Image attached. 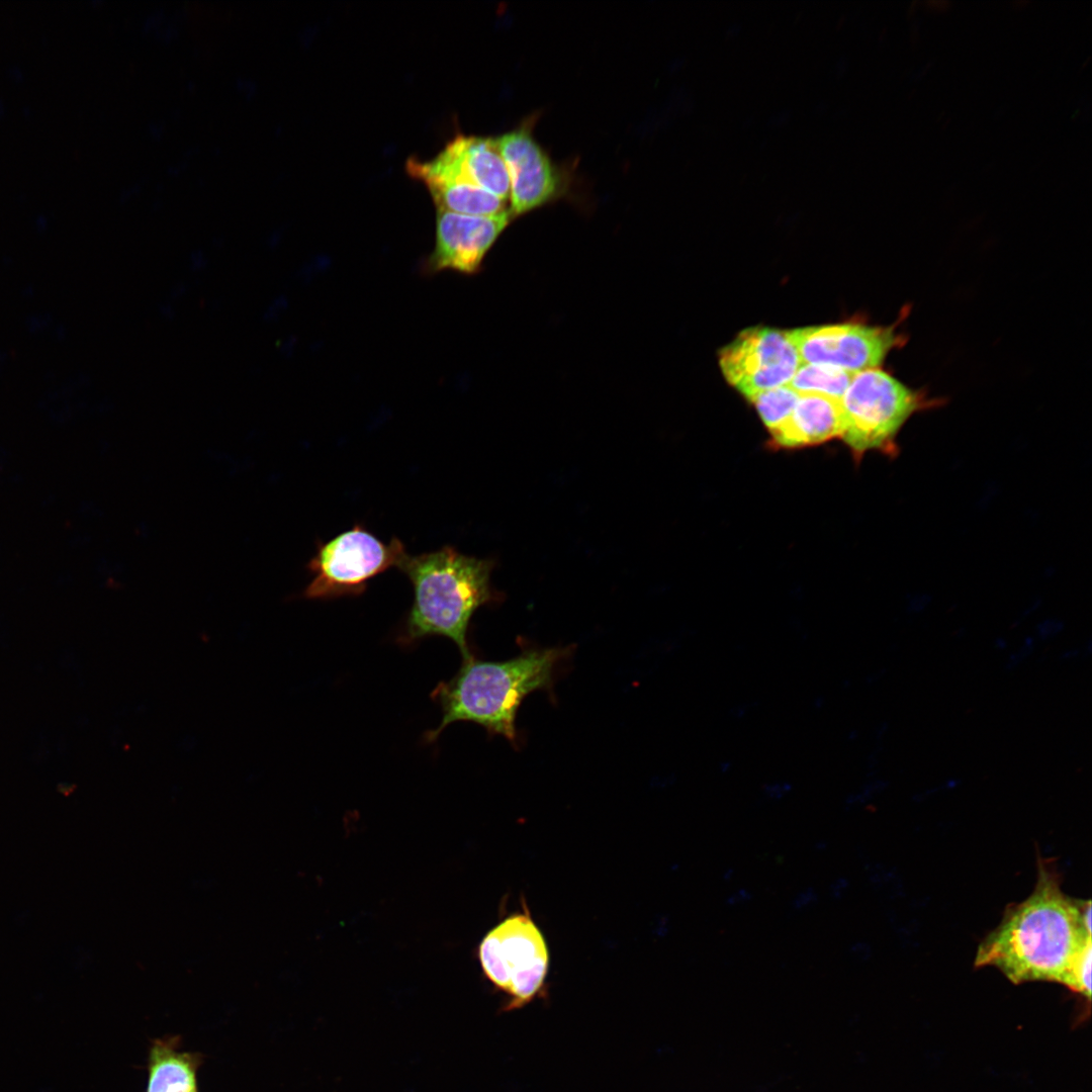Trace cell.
<instances>
[{
  "label": "cell",
  "instance_id": "cell-1",
  "mask_svg": "<svg viewBox=\"0 0 1092 1092\" xmlns=\"http://www.w3.org/2000/svg\"><path fill=\"white\" fill-rule=\"evenodd\" d=\"M1091 944V901L1068 897L1052 860L1038 857L1033 892L1007 907L979 944L976 967L992 966L1011 982H1057L1071 974Z\"/></svg>",
  "mask_w": 1092,
  "mask_h": 1092
},
{
  "label": "cell",
  "instance_id": "cell-2",
  "mask_svg": "<svg viewBox=\"0 0 1092 1092\" xmlns=\"http://www.w3.org/2000/svg\"><path fill=\"white\" fill-rule=\"evenodd\" d=\"M572 650L531 648L505 661H483L472 653L464 657L457 673L431 694L443 716L439 726L425 734L426 741H436L448 725L466 721L516 744V718L523 700L535 691H550L558 667Z\"/></svg>",
  "mask_w": 1092,
  "mask_h": 1092
},
{
  "label": "cell",
  "instance_id": "cell-3",
  "mask_svg": "<svg viewBox=\"0 0 1092 1092\" xmlns=\"http://www.w3.org/2000/svg\"><path fill=\"white\" fill-rule=\"evenodd\" d=\"M494 562L465 555L452 546L419 555L407 553L398 568L414 588L403 643L427 636H445L456 643L462 657L471 654L467 632L474 613L499 600L490 582Z\"/></svg>",
  "mask_w": 1092,
  "mask_h": 1092
},
{
  "label": "cell",
  "instance_id": "cell-4",
  "mask_svg": "<svg viewBox=\"0 0 1092 1092\" xmlns=\"http://www.w3.org/2000/svg\"><path fill=\"white\" fill-rule=\"evenodd\" d=\"M840 401L841 438L856 460L872 450L896 457L900 430L915 413L929 406L924 396L880 368L855 373Z\"/></svg>",
  "mask_w": 1092,
  "mask_h": 1092
},
{
  "label": "cell",
  "instance_id": "cell-5",
  "mask_svg": "<svg viewBox=\"0 0 1092 1092\" xmlns=\"http://www.w3.org/2000/svg\"><path fill=\"white\" fill-rule=\"evenodd\" d=\"M477 957L485 978L508 998L504 1011L544 995L549 949L524 899L521 911L508 915L485 934Z\"/></svg>",
  "mask_w": 1092,
  "mask_h": 1092
},
{
  "label": "cell",
  "instance_id": "cell-6",
  "mask_svg": "<svg viewBox=\"0 0 1092 1092\" xmlns=\"http://www.w3.org/2000/svg\"><path fill=\"white\" fill-rule=\"evenodd\" d=\"M406 554L396 537L384 542L362 525H354L333 539L317 543L307 563L312 579L303 590L311 600L357 596L368 582L391 567H398Z\"/></svg>",
  "mask_w": 1092,
  "mask_h": 1092
},
{
  "label": "cell",
  "instance_id": "cell-7",
  "mask_svg": "<svg viewBox=\"0 0 1092 1092\" xmlns=\"http://www.w3.org/2000/svg\"><path fill=\"white\" fill-rule=\"evenodd\" d=\"M801 363L786 331L768 327L742 331L719 353L723 375L746 398L788 384Z\"/></svg>",
  "mask_w": 1092,
  "mask_h": 1092
},
{
  "label": "cell",
  "instance_id": "cell-8",
  "mask_svg": "<svg viewBox=\"0 0 1092 1092\" xmlns=\"http://www.w3.org/2000/svg\"><path fill=\"white\" fill-rule=\"evenodd\" d=\"M802 363L826 364L850 373L879 368L901 339L892 327L838 324L786 331Z\"/></svg>",
  "mask_w": 1092,
  "mask_h": 1092
},
{
  "label": "cell",
  "instance_id": "cell-9",
  "mask_svg": "<svg viewBox=\"0 0 1092 1092\" xmlns=\"http://www.w3.org/2000/svg\"><path fill=\"white\" fill-rule=\"evenodd\" d=\"M513 218L510 209L495 215H465L437 209L435 248L428 259L431 272L475 273Z\"/></svg>",
  "mask_w": 1092,
  "mask_h": 1092
},
{
  "label": "cell",
  "instance_id": "cell-10",
  "mask_svg": "<svg viewBox=\"0 0 1092 1092\" xmlns=\"http://www.w3.org/2000/svg\"><path fill=\"white\" fill-rule=\"evenodd\" d=\"M496 140L509 172L513 218L558 196L561 189L559 174L527 126Z\"/></svg>",
  "mask_w": 1092,
  "mask_h": 1092
},
{
  "label": "cell",
  "instance_id": "cell-11",
  "mask_svg": "<svg viewBox=\"0 0 1092 1092\" xmlns=\"http://www.w3.org/2000/svg\"><path fill=\"white\" fill-rule=\"evenodd\" d=\"M406 172L429 190L437 209L465 215L488 216L508 210L505 200L474 184L453 156L442 150L435 158H411Z\"/></svg>",
  "mask_w": 1092,
  "mask_h": 1092
},
{
  "label": "cell",
  "instance_id": "cell-12",
  "mask_svg": "<svg viewBox=\"0 0 1092 1092\" xmlns=\"http://www.w3.org/2000/svg\"><path fill=\"white\" fill-rule=\"evenodd\" d=\"M844 427L841 401L820 394H800L790 417L770 432V444L801 448L841 437Z\"/></svg>",
  "mask_w": 1092,
  "mask_h": 1092
},
{
  "label": "cell",
  "instance_id": "cell-13",
  "mask_svg": "<svg viewBox=\"0 0 1092 1092\" xmlns=\"http://www.w3.org/2000/svg\"><path fill=\"white\" fill-rule=\"evenodd\" d=\"M446 146L474 184L505 201L510 198L509 172L496 139L460 134Z\"/></svg>",
  "mask_w": 1092,
  "mask_h": 1092
},
{
  "label": "cell",
  "instance_id": "cell-14",
  "mask_svg": "<svg viewBox=\"0 0 1092 1092\" xmlns=\"http://www.w3.org/2000/svg\"><path fill=\"white\" fill-rule=\"evenodd\" d=\"M198 1060L171 1039L157 1040L149 1057L147 1092H196Z\"/></svg>",
  "mask_w": 1092,
  "mask_h": 1092
},
{
  "label": "cell",
  "instance_id": "cell-15",
  "mask_svg": "<svg viewBox=\"0 0 1092 1092\" xmlns=\"http://www.w3.org/2000/svg\"><path fill=\"white\" fill-rule=\"evenodd\" d=\"M853 375L831 365L801 363L787 385L799 394L813 393L841 400Z\"/></svg>",
  "mask_w": 1092,
  "mask_h": 1092
},
{
  "label": "cell",
  "instance_id": "cell-16",
  "mask_svg": "<svg viewBox=\"0 0 1092 1092\" xmlns=\"http://www.w3.org/2000/svg\"><path fill=\"white\" fill-rule=\"evenodd\" d=\"M799 396L786 384L757 392L747 399L753 403L763 424L771 432L790 417Z\"/></svg>",
  "mask_w": 1092,
  "mask_h": 1092
},
{
  "label": "cell",
  "instance_id": "cell-17",
  "mask_svg": "<svg viewBox=\"0 0 1092 1092\" xmlns=\"http://www.w3.org/2000/svg\"><path fill=\"white\" fill-rule=\"evenodd\" d=\"M1033 650L1034 639L1026 637L1023 640L1021 647L1009 655L1005 665L1006 670H1013L1016 668L1023 660L1032 654Z\"/></svg>",
  "mask_w": 1092,
  "mask_h": 1092
},
{
  "label": "cell",
  "instance_id": "cell-18",
  "mask_svg": "<svg viewBox=\"0 0 1092 1092\" xmlns=\"http://www.w3.org/2000/svg\"><path fill=\"white\" fill-rule=\"evenodd\" d=\"M187 263L192 272L200 273L208 268L209 257L203 249L196 248L189 253Z\"/></svg>",
  "mask_w": 1092,
  "mask_h": 1092
},
{
  "label": "cell",
  "instance_id": "cell-19",
  "mask_svg": "<svg viewBox=\"0 0 1092 1092\" xmlns=\"http://www.w3.org/2000/svg\"><path fill=\"white\" fill-rule=\"evenodd\" d=\"M817 902V892L813 888H807L795 896L792 905L795 910H804Z\"/></svg>",
  "mask_w": 1092,
  "mask_h": 1092
},
{
  "label": "cell",
  "instance_id": "cell-20",
  "mask_svg": "<svg viewBox=\"0 0 1092 1092\" xmlns=\"http://www.w3.org/2000/svg\"><path fill=\"white\" fill-rule=\"evenodd\" d=\"M52 324V316L49 313H36L30 315L26 321V327L30 333L44 332Z\"/></svg>",
  "mask_w": 1092,
  "mask_h": 1092
},
{
  "label": "cell",
  "instance_id": "cell-21",
  "mask_svg": "<svg viewBox=\"0 0 1092 1092\" xmlns=\"http://www.w3.org/2000/svg\"><path fill=\"white\" fill-rule=\"evenodd\" d=\"M1061 630L1062 627L1060 624L1053 622L1043 623L1042 625L1038 626L1037 634L1041 641H1045L1057 635Z\"/></svg>",
  "mask_w": 1092,
  "mask_h": 1092
},
{
  "label": "cell",
  "instance_id": "cell-22",
  "mask_svg": "<svg viewBox=\"0 0 1092 1092\" xmlns=\"http://www.w3.org/2000/svg\"><path fill=\"white\" fill-rule=\"evenodd\" d=\"M189 290V283L185 281H179L171 286L169 291V300L173 302L175 300L181 299L188 293Z\"/></svg>",
  "mask_w": 1092,
  "mask_h": 1092
},
{
  "label": "cell",
  "instance_id": "cell-23",
  "mask_svg": "<svg viewBox=\"0 0 1092 1092\" xmlns=\"http://www.w3.org/2000/svg\"><path fill=\"white\" fill-rule=\"evenodd\" d=\"M751 898H752V893L750 891H748L746 889H739L736 892L732 893L730 896H728V898L726 899V903L729 906H735V905L745 903V902L751 900Z\"/></svg>",
  "mask_w": 1092,
  "mask_h": 1092
},
{
  "label": "cell",
  "instance_id": "cell-24",
  "mask_svg": "<svg viewBox=\"0 0 1092 1092\" xmlns=\"http://www.w3.org/2000/svg\"><path fill=\"white\" fill-rule=\"evenodd\" d=\"M848 887V881L844 878H837L830 886V895L835 900L841 899L845 890Z\"/></svg>",
  "mask_w": 1092,
  "mask_h": 1092
},
{
  "label": "cell",
  "instance_id": "cell-25",
  "mask_svg": "<svg viewBox=\"0 0 1092 1092\" xmlns=\"http://www.w3.org/2000/svg\"><path fill=\"white\" fill-rule=\"evenodd\" d=\"M158 312L166 321H173L177 315L176 308L170 300L162 301L158 305Z\"/></svg>",
  "mask_w": 1092,
  "mask_h": 1092
},
{
  "label": "cell",
  "instance_id": "cell-26",
  "mask_svg": "<svg viewBox=\"0 0 1092 1092\" xmlns=\"http://www.w3.org/2000/svg\"><path fill=\"white\" fill-rule=\"evenodd\" d=\"M1080 654H1081L1080 649L1071 648V649H1068V650L1064 651L1063 653H1061L1059 655V659L1061 661L1071 660L1073 658L1078 657Z\"/></svg>",
  "mask_w": 1092,
  "mask_h": 1092
},
{
  "label": "cell",
  "instance_id": "cell-27",
  "mask_svg": "<svg viewBox=\"0 0 1092 1092\" xmlns=\"http://www.w3.org/2000/svg\"><path fill=\"white\" fill-rule=\"evenodd\" d=\"M994 647L998 650H1003L1007 647V641L1004 638H997L994 641Z\"/></svg>",
  "mask_w": 1092,
  "mask_h": 1092
},
{
  "label": "cell",
  "instance_id": "cell-28",
  "mask_svg": "<svg viewBox=\"0 0 1092 1092\" xmlns=\"http://www.w3.org/2000/svg\"><path fill=\"white\" fill-rule=\"evenodd\" d=\"M1092 653V640L1088 639L1083 649V656L1088 657Z\"/></svg>",
  "mask_w": 1092,
  "mask_h": 1092
},
{
  "label": "cell",
  "instance_id": "cell-29",
  "mask_svg": "<svg viewBox=\"0 0 1092 1092\" xmlns=\"http://www.w3.org/2000/svg\"><path fill=\"white\" fill-rule=\"evenodd\" d=\"M212 246L216 249H222L224 246V240L220 237L214 238L212 240Z\"/></svg>",
  "mask_w": 1092,
  "mask_h": 1092
},
{
  "label": "cell",
  "instance_id": "cell-30",
  "mask_svg": "<svg viewBox=\"0 0 1092 1092\" xmlns=\"http://www.w3.org/2000/svg\"><path fill=\"white\" fill-rule=\"evenodd\" d=\"M6 359H7L6 353L0 350V370H1L2 366L4 365Z\"/></svg>",
  "mask_w": 1092,
  "mask_h": 1092
},
{
  "label": "cell",
  "instance_id": "cell-31",
  "mask_svg": "<svg viewBox=\"0 0 1092 1092\" xmlns=\"http://www.w3.org/2000/svg\"><path fill=\"white\" fill-rule=\"evenodd\" d=\"M825 846L826 844L824 841H819L816 845L817 849H825Z\"/></svg>",
  "mask_w": 1092,
  "mask_h": 1092
},
{
  "label": "cell",
  "instance_id": "cell-32",
  "mask_svg": "<svg viewBox=\"0 0 1092 1092\" xmlns=\"http://www.w3.org/2000/svg\"><path fill=\"white\" fill-rule=\"evenodd\" d=\"M732 872H733L732 870H729V871H727V872L725 873L724 877H725V879H726V880H727V879H730V877H731V875H732Z\"/></svg>",
  "mask_w": 1092,
  "mask_h": 1092
}]
</instances>
